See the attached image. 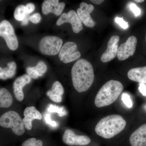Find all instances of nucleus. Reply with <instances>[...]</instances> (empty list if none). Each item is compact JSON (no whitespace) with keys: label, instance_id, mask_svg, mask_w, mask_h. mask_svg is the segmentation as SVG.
I'll return each mask as SVG.
<instances>
[{"label":"nucleus","instance_id":"nucleus-1","mask_svg":"<svg viewBox=\"0 0 146 146\" xmlns=\"http://www.w3.org/2000/svg\"><path fill=\"white\" fill-rule=\"evenodd\" d=\"M71 75L73 86L79 93L87 91L92 86L95 78L93 66L83 58L78 60L73 65Z\"/></svg>","mask_w":146,"mask_h":146},{"label":"nucleus","instance_id":"nucleus-2","mask_svg":"<svg viewBox=\"0 0 146 146\" xmlns=\"http://www.w3.org/2000/svg\"><path fill=\"white\" fill-rule=\"evenodd\" d=\"M126 124L125 120L121 115H109L100 120L97 124L95 130L98 136L105 139H110L122 131Z\"/></svg>","mask_w":146,"mask_h":146},{"label":"nucleus","instance_id":"nucleus-3","mask_svg":"<svg viewBox=\"0 0 146 146\" xmlns=\"http://www.w3.org/2000/svg\"><path fill=\"white\" fill-rule=\"evenodd\" d=\"M123 90L122 84L117 80H109L103 85L97 93L95 105L98 108L105 107L112 104L117 99Z\"/></svg>","mask_w":146,"mask_h":146},{"label":"nucleus","instance_id":"nucleus-4","mask_svg":"<svg viewBox=\"0 0 146 146\" xmlns=\"http://www.w3.org/2000/svg\"><path fill=\"white\" fill-rule=\"evenodd\" d=\"M0 126L4 128H10L13 133L21 136L25 132L23 121L17 112L9 111L0 117Z\"/></svg>","mask_w":146,"mask_h":146},{"label":"nucleus","instance_id":"nucleus-5","mask_svg":"<svg viewBox=\"0 0 146 146\" xmlns=\"http://www.w3.org/2000/svg\"><path fill=\"white\" fill-rule=\"evenodd\" d=\"M63 43L62 39L58 36H45L39 42V51L44 54L55 55L60 52Z\"/></svg>","mask_w":146,"mask_h":146},{"label":"nucleus","instance_id":"nucleus-6","mask_svg":"<svg viewBox=\"0 0 146 146\" xmlns=\"http://www.w3.org/2000/svg\"><path fill=\"white\" fill-rule=\"evenodd\" d=\"M0 36L5 40L9 48L15 50L18 48V42L12 25L9 21L3 20L0 23Z\"/></svg>","mask_w":146,"mask_h":146},{"label":"nucleus","instance_id":"nucleus-7","mask_svg":"<svg viewBox=\"0 0 146 146\" xmlns=\"http://www.w3.org/2000/svg\"><path fill=\"white\" fill-rule=\"evenodd\" d=\"M81 56V53L78 50L77 45L75 42L65 43L61 48L58 57L65 63H71L78 60Z\"/></svg>","mask_w":146,"mask_h":146},{"label":"nucleus","instance_id":"nucleus-8","mask_svg":"<svg viewBox=\"0 0 146 146\" xmlns=\"http://www.w3.org/2000/svg\"><path fill=\"white\" fill-rule=\"evenodd\" d=\"M70 23L72 25L73 31L78 33L83 29L82 22L75 11L72 10L68 13H62L56 22L57 26H60L65 23Z\"/></svg>","mask_w":146,"mask_h":146},{"label":"nucleus","instance_id":"nucleus-9","mask_svg":"<svg viewBox=\"0 0 146 146\" xmlns=\"http://www.w3.org/2000/svg\"><path fill=\"white\" fill-rule=\"evenodd\" d=\"M137 39L136 36H129L126 42L122 43L118 48L117 56L119 60H125L134 54L136 49Z\"/></svg>","mask_w":146,"mask_h":146},{"label":"nucleus","instance_id":"nucleus-10","mask_svg":"<svg viewBox=\"0 0 146 146\" xmlns=\"http://www.w3.org/2000/svg\"><path fill=\"white\" fill-rule=\"evenodd\" d=\"M63 142L69 146H86L91 143V140L88 136L77 135L72 130L67 129L63 136Z\"/></svg>","mask_w":146,"mask_h":146},{"label":"nucleus","instance_id":"nucleus-11","mask_svg":"<svg viewBox=\"0 0 146 146\" xmlns=\"http://www.w3.org/2000/svg\"><path fill=\"white\" fill-rule=\"evenodd\" d=\"M119 40V37L118 35H114L110 38L108 43L107 49L101 56L102 62L107 63L116 57L117 53Z\"/></svg>","mask_w":146,"mask_h":146},{"label":"nucleus","instance_id":"nucleus-12","mask_svg":"<svg viewBox=\"0 0 146 146\" xmlns=\"http://www.w3.org/2000/svg\"><path fill=\"white\" fill-rule=\"evenodd\" d=\"M65 3H59L58 0H46L42 5V13L44 15L52 13L56 16L60 15L65 7Z\"/></svg>","mask_w":146,"mask_h":146},{"label":"nucleus","instance_id":"nucleus-13","mask_svg":"<svg viewBox=\"0 0 146 146\" xmlns=\"http://www.w3.org/2000/svg\"><path fill=\"white\" fill-rule=\"evenodd\" d=\"M31 78L28 74H24L16 79L13 84V91L16 99L18 101H23L24 94L23 89L27 84L30 83Z\"/></svg>","mask_w":146,"mask_h":146},{"label":"nucleus","instance_id":"nucleus-14","mask_svg":"<svg viewBox=\"0 0 146 146\" xmlns=\"http://www.w3.org/2000/svg\"><path fill=\"white\" fill-rule=\"evenodd\" d=\"M129 143L131 146H146V123L140 126L131 133Z\"/></svg>","mask_w":146,"mask_h":146},{"label":"nucleus","instance_id":"nucleus-15","mask_svg":"<svg viewBox=\"0 0 146 146\" xmlns=\"http://www.w3.org/2000/svg\"><path fill=\"white\" fill-rule=\"evenodd\" d=\"M25 118L23 119L24 126L26 129L30 130L32 127V121L33 120H41L42 115L34 106L27 107L24 110Z\"/></svg>","mask_w":146,"mask_h":146},{"label":"nucleus","instance_id":"nucleus-16","mask_svg":"<svg viewBox=\"0 0 146 146\" xmlns=\"http://www.w3.org/2000/svg\"><path fill=\"white\" fill-rule=\"evenodd\" d=\"M127 77L131 81L146 84V66L131 69L128 72Z\"/></svg>","mask_w":146,"mask_h":146},{"label":"nucleus","instance_id":"nucleus-17","mask_svg":"<svg viewBox=\"0 0 146 146\" xmlns=\"http://www.w3.org/2000/svg\"><path fill=\"white\" fill-rule=\"evenodd\" d=\"M63 86L59 81L55 82L53 84L52 89L47 91V96L53 101L56 103L62 102V96L64 94Z\"/></svg>","mask_w":146,"mask_h":146},{"label":"nucleus","instance_id":"nucleus-18","mask_svg":"<svg viewBox=\"0 0 146 146\" xmlns=\"http://www.w3.org/2000/svg\"><path fill=\"white\" fill-rule=\"evenodd\" d=\"M16 65L15 62L11 61L7 63V67H0V79L5 80L13 78L16 74Z\"/></svg>","mask_w":146,"mask_h":146},{"label":"nucleus","instance_id":"nucleus-19","mask_svg":"<svg viewBox=\"0 0 146 146\" xmlns=\"http://www.w3.org/2000/svg\"><path fill=\"white\" fill-rule=\"evenodd\" d=\"M13 101L12 96L7 89L3 88L0 89V108L10 107Z\"/></svg>","mask_w":146,"mask_h":146},{"label":"nucleus","instance_id":"nucleus-20","mask_svg":"<svg viewBox=\"0 0 146 146\" xmlns=\"http://www.w3.org/2000/svg\"><path fill=\"white\" fill-rule=\"evenodd\" d=\"M77 14L80 21L86 27L92 28L95 26V22L88 12L83 11L79 8L78 9Z\"/></svg>","mask_w":146,"mask_h":146},{"label":"nucleus","instance_id":"nucleus-21","mask_svg":"<svg viewBox=\"0 0 146 146\" xmlns=\"http://www.w3.org/2000/svg\"><path fill=\"white\" fill-rule=\"evenodd\" d=\"M28 15L27 14L26 6L24 5L18 6L14 12V17L16 20L22 22Z\"/></svg>","mask_w":146,"mask_h":146},{"label":"nucleus","instance_id":"nucleus-22","mask_svg":"<svg viewBox=\"0 0 146 146\" xmlns=\"http://www.w3.org/2000/svg\"><path fill=\"white\" fill-rule=\"evenodd\" d=\"M48 112L49 113H57L60 117H63L68 114L64 107H59L55 105L50 104L48 106Z\"/></svg>","mask_w":146,"mask_h":146},{"label":"nucleus","instance_id":"nucleus-23","mask_svg":"<svg viewBox=\"0 0 146 146\" xmlns=\"http://www.w3.org/2000/svg\"><path fill=\"white\" fill-rule=\"evenodd\" d=\"M43 142L41 140H36L35 138H32L25 141L22 146H43Z\"/></svg>","mask_w":146,"mask_h":146},{"label":"nucleus","instance_id":"nucleus-24","mask_svg":"<svg viewBox=\"0 0 146 146\" xmlns=\"http://www.w3.org/2000/svg\"><path fill=\"white\" fill-rule=\"evenodd\" d=\"M36 70L39 73V77L42 76L47 70V65L43 61H39L37 65L35 66Z\"/></svg>","mask_w":146,"mask_h":146},{"label":"nucleus","instance_id":"nucleus-25","mask_svg":"<svg viewBox=\"0 0 146 146\" xmlns=\"http://www.w3.org/2000/svg\"><path fill=\"white\" fill-rule=\"evenodd\" d=\"M27 72L31 78L36 79L39 77V73L36 70L35 66L33 67H28L26 69Z\"/></svg>","mask_w":146,"mask_h":146},{"label":"nucleus","instance_id":"nucleus-26","mask_svg":"<svg viewBox=\"0 0 146 146\" xmlns=\"http://www.w3.org/2000/svg\"><path fill=\"white\" fill-rule=\"evenodd\" d=\"M122 100L128 108H131L133 106V103L130 96L127 93H123L121 96Z\"/></svg>","mask_w":146,"mask_h":146},{"label":"nucleus","instance_id":"nucleus-27","mask_svg":"<svg viewBox=\"0 0 146 146\" xmlns=\"http://www.w3.org/2000/svg\"><path fill=\"white\" fill-rule=\"evenodd\" d=\"M44 121L46 123L51 127L56 128L58 126V124L56 122L52 120L51 115L49 113H46L44 115Z\"/></svg>","mask_w":146,"mask_h":146},{"label":"nucleus","instance_id":"nucleus-28","mask_svg":"<svg viewBox=\"0 0 146 146\" xmlns=\"http://www.w3.org/2000/svg\"><path fill=\"white\" fill-rule=\"evenodd\" d=\"M80 8L83 11L88 12L89 14L92 13L94 9V6L92 5H88L84 2L80 3Z\"/></svg>","mask_w":146,"mask_h":146},{"label":"nucleus","instance_id":"nucleus-29","mask_svg":"<svg viewBox=\"0 0 146 146\" xmlns=\"http://www.w3.org/2000/svg\"><path fill=\"white\" fill-rule=\"evenodd\" d=\"M129 7L130 10L132 11L136 17L139 16L141 14V9L134 3H130Z\"/></svg>","mask_w":146,"mask_h":146},{"label":"nucleus","instance_id":"nucleus-30","mask_svg":"<svg viewBox=\"0 0 146 146\" xmlns=\"http://www.w3.org/2000/svg\"><path fill=\"white\" fill-rule=\"evenodd\" d=\"M41 20V16L39 13H35L29 16V20L34 24H37Z\"/></svg>","mask_w":146,"mask_h":146},{"label":"nucleus","instance_id":"nucleus-31","mask_svg":"<svg viewBox=\"0 0 146 146\" xmlns=\"http://www.w3.org/2000/svg\"><path fill=\"white\" fill-rule=\"evenodd\" d=\"M115 21L122 28L125 29L128 27V23L127 22H126L122 18L116 17L115 19Z\"/></svg>","mask_w":146,"mask_h":146},{"label":"nucleus","instance_id":"nucleus-32","mask_svg":"<svg viewBox=\"0 0 146 146\" xmlns=\"http://www.w3.org/2000/svg\"><path fill=\"white\" fill-rule=\"evenodd\" d=\"M25 6L27 14H28V15H29L31 13L33 12V11L35 10V6L32 3H29Z\"/></svg>","mask_w":146,"mask_h":146},{"label":"nucleus","instance_id":"nucleus-33","mask_svg":"<svg viewBox=\"0 0 146 146\" xmlns=\"http://www.w3.org/2000/svg\"><path fill=\"white\" fill-rule=\"evenodd\" d=\"M139 91L144 96L146 97V85L145 84L140 83L139 84Z\"/></svg>","mask_w":146,"mask_h":146},{"label":"nucleus","instance_id":"nucleus-34","mask_svg":"<svg viewBox=\"0 0 146 146\" xmlns=\"http://www.w3.org/2000/svg\"><path fill=\"white\" fill-rule=\"evenodd\" d=\"M29 16L28 14V15H27L26 17L24 18V20L22 21V23H21L22 26L27 25L28 24L29 21Z\"/></svg>","mask_w":146,"mask_h":146},{"label":"nucleus","instance_id":"nucleus-35","mask_svg":"<svg viewBox=\"0 0 146 146\" xmlns=\"http://www.w3.org/2000/svg\"><path fill=\"white\" fill-rule=\"evenodd\" d=\"M91 1L96 5H100L104 1L103 0H92Z\"/></svg>","mask_w":146,"mask_h":146},{"label":"nucleus","instance_id":"nucleus-36","mask_svg":"<svg viewBox=\"0 0 146 146\" xmlns=\"http://www.w3.org/2000/svg\"><path fill=\"white\" fill-rule=\"evenodd\" d=\"M134 1L136 2L137 3H142L144 2L145 1L144 0H135V1Z\"/></svg>","mask_w":146,"mask_h":146},{"label":"nucleus","instance_id":"nucleus-37","mask_svg":"<svg viewBox=\"0 0 146 146\" xmlns=\"http://www.w3.org/2000/svg\"><path fill=\"white\" fill-rule=\"evenodd\" d=\"M145 111H146V104L145 105Z\"/></svg>","mask_w":146,"mask_h":146},{"label":"nucleus","instance_id":"nucleus-38","mask_svg":"<svg viewBox=\"0 0 146 146\" xmlns=\"http://www.w3.org/2000/svg\"></svg>","mask_w":146,"mask_h":146}]
</instances>
